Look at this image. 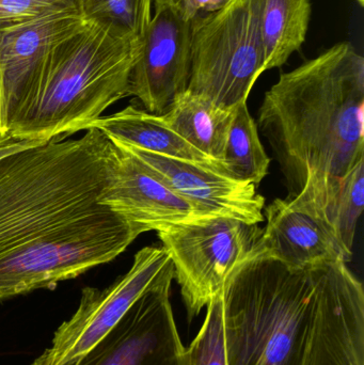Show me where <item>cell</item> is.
<instances>
[{
  "label": "cell",
  "instance_id": "27",
  "mask_svg": "<svg viewBox=\"0 0 364 365\" xmlns=\"http://www.w3.org/2000/svg\"><path fill=\"white\" fill-rule=\"evenodd\" d=\"M169 1L173 2V4H179L181 0H169Z\"/></svg>",
  "mask_w": 364,
  "mask_h": 365
},
{
  "label": "cell",
  "instance_id": "25",
  "mask_svg": "<svg viewBox=\"0 0 364 365\" xmlns=\"http://www.w3.org/2000/svg\"><path fill=\"white\" fill-rule=\"evenodd\" d=\"M9 137L8 124H6V111H4V93H2L1 78H0V143Z\"/></svg>",
  "mask_w": 364,
  "mask_h": 365
},
{
  "label": "cell",
  "instance_id": "19",
  "mask_svg": "<svg viewBox=\"0 0 364 365\" xmlns=\"http://www.w3.org/2000/svg\"><path fill=\"white\" fill-rule=\"evenodd\" d=\"M85 23L121 38L142 40L152 19V0H78Z\"/></svg>",
  "mask_w": 364,
  "mask_h": 365
},
{
  "label": "cell",
  "instance_id": "16",
  "mask_svg": "<svg viewBox=\"0 0 364 365\" xmlns=\"http://www.w3.org/2000/svg\"><path fill=\"white\" fill-rule=\"evenodd\" d=\"M235 109L236 107L222 106L207 96L186 90L171 102L160 117L187 143L224 166Z\"/></svg>",
  "mask_w": 364,
  "mask_h": 365
},
{
  "label": "cell",
  "instance_id": "11",
  "mask_svg": "<svg viewBox=\"0 0 364 365\" xmlns=\"http://www.w3.org/2000/svg\"><path fill=\"white\" fill-rule=\"evenodd\" d=\"M120 147L136 156L169 189L207 216L228 217L250 225L265 221V197L252 182L233 179L214 167Z\"/></svg>",
  "mask_w": 364,
  "mask_h": 365
},
{
  "label": "cell",
  "instance_id": "2",
  "mask_svg": "<svg viewBox=\"0 0 364 365\" xmlns=\"http://www.w3.org/2000/svg\"><path fill=\"white\" fill-rule=\"evenodd\" d=\"M256 125L286 178V199L331 223L342 182L364 160L363 55L338 43L282 73L265 93Z\"/></svg>",
  "mask_w": 364,
  "mask_h": 365
},
{
  "label": "cell",
  "instance_id": "1",
  "mask_svg": "<svg viewBox=\"0 0 364 365\" xmlns=\"http://www.w3.org/2000/svg\"><path fill=\"white\" fill-rule=\"evenodd\" d=\"M117 147L100 130L0 160V302L113 261L140 227L100 203Z\"/></svg>",
  "mask_w": 364,
  "mask_h": 365
},
{
  "label": "cell",
  "instance_id": "6",
  "mask_svg": "<svg viewBox=\"0 0 364 365\" xmlns=\"http://www.w3.org/2000/svg\"><path fill=\"white\" fill-rule=\"evenodd\" d=\"M172 262L189 319L222 291L239 263L262 245V227L228 217H207L156 232Z\"/></svg>",
  "mask_w": 364,
  "mask_h": 365
},
{
  "label": "cell",
  "instance_id": "26",
  "mask_svg": "<svg viewBox=\"0 0 364 365\" xmlns=\"http://www.w3.org/2000/svg\"><path fill=\"white\" fill-rule=\"evenodd\" d=\"M357 2H358L359 6H364V0H356Z\"/></svg>",
  "mask_w": 364,
  "mask_h": 365
},
{
  "label": "cell",
  "instance_id": "10",
  "mask_svg": "<svg viewBox=\"0 0 364 365\" xmlns=\"http://www.w3.org/2000/svg\"><path fill=\"white\" fill-rule=\"evenodd\" d=\"M306 365H364L363 287L346 262L320 266Z\"/></svg>",
  "mask_w": 364,
  "mask_h": 365
},
{
  "label": "cell",
  "instance_id": "13",
  "mask_svg": "<svg viewBox=\"0 0 364 365\" xmlns=\"http://www.w3.org/2000/svg\"><path fill=\"white\" fill-rule=\"evenodd\" d=\"M66 11L0 31V78L8 130L29 100L51 47L83 24Z\"/></svg>",
  "mask_w": 364,
  "mask_h": 365
},
{
  "label": "cell",
  "instance_id": "22",
  "mask_svg": "<svg viewBox=\"0 0 364 365\" xmlns=\"http://www.w3.org/2000/svg\"><path fill=\"white\" fill-rule=\"evenodd\" d=\"M66 11H79L78 0H0V31Z\"/></svg>",
  "mask_w": 364,
  "mask_h": 365
},
{
  "label": "cell",
  "instance_id": "18",
  "mask_svg": "<svg viewBox=\"0 0 364 365\" xmlns=\"http://www.w3.org/2000/svg\"><path fill=\"white\" fill-rule=\"evenodd\" d=\"M271 158L259 137V128L248 110L247 102L235 109L224 151V167L227 175L239 181L259 187L269 175Z\"/></svg>",
  "mask_w": 364,
  "mask_h": 365
},
{
  "label": "cell",
  "instance_id": "5",
  "mask_svg": "<svg viewBox=\"0 0 364 365\" xmlns=\"http://www.w3.org/2000/svg\"><path fill=\"white\" fill-rule=\"evenodd\" d=\"M263 0H228L194 21L188 91L224 107L247 102L264 73Z\"/></svg>",
  "mask_w": 364,
  "mask_h": 365
},
{
  "label": "cell",
  "instance_id": "7",
  "mask_svg": "<svg viewBox=\"0 0 364 365\" xmlns=\"http://www.w3.org/2000/svg\"><path fill=\"white\" fill-rule=\"evenodd\" d=\"M170 257L162 246L135 255L132 267L105 289L85 287L76 312L56 330L51 346L32 365H70L91 351L157 280Z\"/></svg>",
  "mask_w": 364,
  "mask_h": 365
},
{
  "label": "cell",
  "instance_id": "8",
  "mask_svg": "<svg viewBox=\"0 0 364 365\" xmlns=\"http://www.w3.org/2000/svg\"><path fill=\"white\" fill-rule=\"evenodd\" d=\"M172 262L119 323L70 365H189L170 302Z\"/></svg>",
  "mask_w": 364,
  "mask_h": 365
},
{
  "label": "cell",
  "instance_id": "17",
  "mask_svg": "<svg viewBox=\"0 0 364 365\" xmlns=\"http://www.w3.org/2000/svg\"><path fill=\"white\" fill-rule=\"evenodd\" d=\"M310 0H263L261 15L264 72L281 68L307 38Z\"/></svg>",
  "mask_w": 364,
  "mask_h": 365
},
{
  "label": "cell",
  "instance_id": "15",
  "mask_svg": "<svg viewBox=\"0 0 364 365\" xmlns=\"http://www.w3.org/2000/svg\"><path fill=\"white\" fill-rule=\"evenodd\" d=\"M88 128L100 130L115 145L173 160L214 167L227 175L222 164L199 151L171 130L160 115L147 113L145 109L137 108L132 105L113 115H102L92 122Z\"/></svg>",
  "mask_w": 364,
  "mask_h": 365
},
{
  "label": "cell",
  "instance_id": "4",
  "mask_svg": "<svg viewBox=\"0 0 364 365\" xmlns=\"http://www.w3.org/2000/svg\"><path fill=\"white\" fill-rule=\"evenodd\" d=\"M320 265L292 269L260 248L222 289L228 365H306Z\"/></svg>",
  "mask_w": 364,
  "mask_h": 365
},
{
  "label": "cell",
  "instance_id": "20",
  "mask_svg": "<svg viewBox=\"0 0 364 365\" xmlns=\"http://www.w3.org/2000/svg\"><path fill=\"white\" fill-rule=\"evenodd\" d=\"M363 205L364 160H361L342 182L331 220V227L350 259Z\"/></svg>",
  "mask_w": 364,
  "mask_h": 365
},
{
  "label": "cell",
  "instance_id": "23",
  "mask_svg": "<svg viewBox=\"0 0 364 365\" xmlns=\"http://www.w3.org/2000/svg\"><path fill=\"white\" fill-rule=\"evenodd\" d=\"M228 0H181L179 6H181L184 15L188 19H199L205 16L209 13L215 12L222 8Z\"/></svg>",
  "mask_w": 364,
  "mask_h": 365
},
{
  "label": "cell",
  "instance_id": "24",
  "mask_svg": "<svg viewBox=\"0 0 364 365\" xmlns=\"http://www.w3.org/2000/svg\"><path fill=\"white\" fill-rule=\"evenodd\" d=\"M45 143L44 140H21V139H15L9 136L6 140L0 143V160L9 154L14 153L26 148L32 147V145H38V143Z\"/></svg>",
  "mask_w": 364,
  "mask_h": 365
},
{
  "label": "cell",
  "instance_id": "9",
  "mask_svg": "<svg viewBox=\"0 0 364 365\" xmlns=\"http://www.w3.org/2000/svg\"><path fill=\"white\" fill-rule=\"evenodd\" d=\"M194 21L179 4L154 0V14L142 38L130 77L128 96L145 110L162 115L173 100L186 91L192 70Z\"/></svg>",
  "mask_w": 364,
  "mask_h": 365
},
{
  "label": "cell",
  "instance_id": "14",
  "mask_svg": "<svg viewBox=\"0 0 364 365\" xmlns=\"http://www.w3.org/2000/svg\"><path fill=\"white\" fill-rule=\"evenodd\" d=\"M263 214V248L288 268L350 261L331 223L295 207L288 199L274 200Z\"/></svg>",
  "mask_w": 364,
  "mask_h": 365
},
{
  "label": "cell",
  "instance_id": "12",
  "mask_svg": "<svg viewBox=\"0 0 364 365\" xmlns=\"http://www.w3.org/2000/svg\"><path fill=\"white\" fill-rule=\"evenodd\" d=\"M115 147L117 156L100 203L145 233L213 217L173 192L128 150Z\"/></svg>",
  "mask_w": 364,
  "mask_h": 365
},
{
  "label": "cell",
  "instance_id": "3",
  "mask_svg": "<svg viewBox=\"0 0 364 365\" xmlns=\"http://www.w3.org/2000/svg\"><path fill=\"white\" fill-rule=\"evenodd\" d=\"M141 43L83 21L51 47L9 136L48 141L87 130L111 105L128 96Z\"/></svg>",
  "mask_w": 364,
  "mask_h": 365
},
{
  "label": "cell",
  "instance_id": "21",
  "mask_svg": "<svg viewBox=\"0 0 364 365\" xmlns=\"http://www.w3.org/2000/svg\"><path fill=\"white\" fill-rule=\"evenodd\" d=\"M186 353L189 365H228L222 291L207 304L204 323Z\"/></svg>",
  "mask_w": 364,
  "mask_h": 365
}]
</instances>
